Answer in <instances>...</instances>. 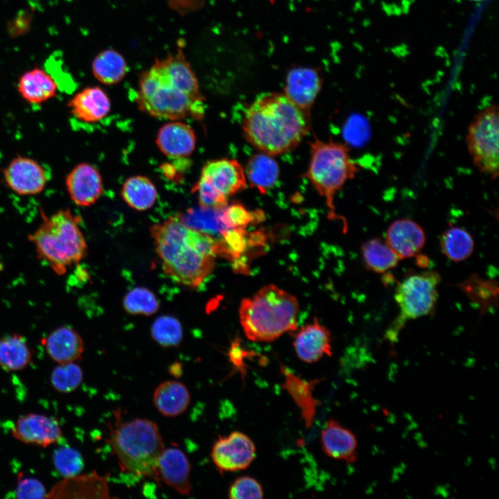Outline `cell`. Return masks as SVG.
Here are the masks:
<instances>
[{
  "instance_id": "obj_1",
  "label": "cell",
  "mask_w": 499,
  "mask_h": 499,
  "mask_svg": "<svg viewBox=\"0 0 499 499\" xmlns=\"http://www.w3.org/2000/svg\"><path fill=\"white\" fill-rule=\"evenodd\" d=\"M204 100L197 77L181 49L165 58L156 59L141 74L135 97L141 111L168 121L189 116L201 119Z\"/></svg>"
},
{
  "instance_id": "obj_2",
  "label": "cell",
  "mask_w": 499,
  "mask_h": 499,
  "mask_svg": "<svg viewBox=\"0 0 499 499\" xmlns=\"http://www.w3.org/2000/svg\"><path fill=\"white\" fill-rule=\"evenodd\" d=\"M155 251L164 273L174 281L197 288L212 272L217 256V240L193 229L177 216L150 228Z\"/></svg>"
},
{
  "instance_id": "obj_3",
  "label": "cell",
  "mask_w": 499,
  "mask_h": 499,
  "mask_svg": "<svg viewBox=\"0 0 499 499\" xmlns=\"http://www.w3.org/2000/svg\"><path fill=\"white\" fill-rule=\"evenodd\" d=\"M308 111L284 94H262L250 104L243 121L245 139L262 153L273 156L294 150L309 129Z\"/></svg>"
},
{
  "instance_id": "obj_4",
  "label": "cell",
  "mask_w": 499,
  "mask_h": 499,
  "mask_svg": "<svg viewBox=\"0 0 499 499\" xmlns=\"http://www.w3.org/2000/svg\"><path fill=\"white\" fill-rule=\"evenodd\" d=\"M299 303L293 295L270 284L242 300L239 318L245 336L254 342H271L297 328Z\"/></svg>"
},
{
  "instance_id": "obj_5",
  "label": "cell",
  "mask_w": 499,
  "mask_h": 499,
  "mask_svg": "<svg viewBox=\"0 0 499 499\" xmlns=\"http://www.w3.org/2000/svg\"><path fill=\"white\" fill-rule=\"evenodd\" d=\"M38 227L28 235L38 259L45 261L58 275L67 273L87 255V245L80 228V218L69 209L42 214Z\"/></svg>"
},
{
  "instance_id": "obj_6",
  "label": "cell",
  "mask_w": 499,
  "mask_h": 499,
  "mask_svg": "<svg viewBox=\"0 0 499 499\" xmlns=\"http://www.w3.org/2000/svg\"><path fill=\"white\" fill-rule=\"evenodd\" d=\"M114 417L108 442L122 471L157 477L158 461L165 448L157 423L146 419L123 422L119 410Z\"/></svg>"
},
{
  "instance_id": "obj_7",
  "label": "cell",
  "mask_w": 499,
  "mask_h": 499,
  "mask_svg": "<svg viewBox=\"0 0 499 499\" xmlns=\"http://www.w3.org/2000/svg\"><path fill=\"white\" fill-rule=\"evenodd\" d=\"M310 158L305 177L324 198L329 216L337 218L334 199L337 193L360 171L346 144L318 139L310 143Z\"/></svg>"
},
{
  "instance_id": "obj_8",
  "label": "cell",
  "mask_w": 499,
  "mask_h": 499,
  "mask_svg": "<svg viewBox=\"0 0 499 499\" xmlns=\"http://www.w3.org/2000/svg\"><path fill=\"white\" fill-rule=\"evenodd\" d=\"M246 186L245 173L240 163L222 158L205 164L192 192L197 194L200 207L220 210L227 205L229 197Z\"/></svg>"
},
{
  "instance_id": "obj_9",
  "label": "cell",
  "mask_w": 499,
  "mask_h": 499,
  "mask_svg": "<svg viewBox=\"0 0 499 499\" xmlns=\"http://www.w3.org/2000/svg\"><path fill=\"white\" fill-rule=\"evenodd\" d=\"M440 276L435 271H425L410 275L396 288L394 299L399 307V315L389 329L388 336L393 338L409 319L431 313L436 305Z\"/></svg>"
},
{
  "instance_id": "obj_10",
  "label": "cell",
  "mask_w": 499,
  "mask_h": 499,
  "mask_svg": "<svg viewBox=\"0 0 499 499\" xmlns=\"http://www.w3.org/2000/svg\"><path fill=\"white\" fill-rule=\"evenodd\" d=\"M466 142L475 167L496 180L499 173V116L496 105L486 107L475 116L468 128Z\"/></svg>"
},
{
  "instance_id": "obj_11",
  "label": "cell",
  "mask_w": 499,
  "mask_h": 499,
  "mask_svg": "<svg viewBox=\"0 0 499 499\" xmlns=\"http://www.w3.org/2000/svg\"><path fill=\"white\" fill-rule=\"evenodd\" d=\"M253 441L245 433L231 432L220 437L212 446L211 457L221 473L235 472L250 466L256 457Z\"/></svg>"
},
{
  "instance_id": "obj_12",
  "label": "cell",
  "mask_w": 499,
  "mask_h": 499,
  "mask_svg": "<svg viewBox=\"0 0 499 499\" xmlns=\"http://www.w3.org/2000/svg\"><path fill=\"white\" fill-rule=\"evenodd\" d=\"M6 186L22 195H34L44 191L50 180L47 169L37 160L18 155L2 171Z\"/></svg>"
},
{
  "instance_id": "obj_13",
  "label": "cell",
  "mask_w": 499,
  "mask_h": 499,
  "mask_svg": "<svg viewBox=\"0 0 499 499\" xmlns=\"http://www.w3.org/2000/svg\"><path fill=\"white\" fill-rule=\"evenodd\" d=\"M12 435L24 444L47 447L58 442L63 433L57 419L41 414L28 413L17 419Z\"/></svg>"
},
{
  "instance_id": "obj_14",
  "label": "cell",
  "mask_w": 499,
  "mask_h": 499,
  "mask_svg": "<svg viewBox=\"0 0 499 499\" xmlns=\"http://www.w3.org/2000/svg\"><path fill=\"white\" fill-rule=\"evenodd\" d=\"M65 185L71 201L79 207L94 204L103 192L99 170L87 162L80 163L71 169L66 177Z\"/></svg>"
},
{
  "instance_id": "obj_15",
  "label": "cell",
  "mask_w": 499,
  "mask_h": 499,
  "mask_svg": "<svg viewBox=\"0 0 499 499\" xmlns=\"http://www.w3.org/2000/svg\"><path fill=\"white\" fill-rule=\"evenodd\" d=\"M107 480L108 475L100 476L96 471L65 477L52 487L46 498H108Z\"/></svg>"
},
{
  "instance_id": "obj_16",
  "label": "cell",
  "mask_w": 499,
  "mask_h": 499,
  "mask_svg": "<svg viewBox=\"0 0 499 499\" xmlns=\"http://www.w3.org/2000/svg\"><path fill=\"white\" fill-rule=\"evenodd\" d=\"M155 142L159 150L166 157L182 158L194 152L197 137L189 124L180 120L170 121L159 128Z\"/></svg>"
},
{
  "instance_id": "obj_17",
  "label": "cell",
  "mask_w": 499,
  "mask_h": 499,
  "mask_svg": "<svg viewBox=\"0 0 499 499\" xmlns=\"http://www.w3.org/2000/svg\"><path fill=\"white\" fill-rule=\"evenodd\" d=\"M293 346L297 357L307 363L317 362L332 354L330 332L317 317L295 334Z\"/></svg>"
},
{
  "instance_id": "obj_18",
  "label": "cell",
  "mask_w": 499,
  "mask_h": 499,
  "mask_svg": "<svg viewBox=\"0 0 499 499\" xmlns=\"http://www.w3.org/2000/svg\"><path fill=\"white\" fill-rule=\"evenodd\" d=\"M191 466L184 453L178 448L163 450L157 467V477L182 495L191 491L190 473Z\"/></svg>"
},
{
  "instance_id": "obj_19",
  "label": "cell",
  "mask_w": 499,
  "mask_h": 499,
  "mask_svg": "<svg viewBox=\"0 0 499 499\" xmlns=\"http://www.w3.org/2000/svg\"><path fill=\"white\" fill-rule=\"evenodd\" d=\"M320 440L322 449L327 456L348 464L356 461L357 439L353 432L335 419L331 418L326 421Z\"/></svg>"
},
{
  "instance_id": "obj_20",
  "label": "cell",
  "mask_w": 499,
  "mask_h": 499,
  "mask_svg": "<svg viewBox=\"0 0 499 499\" xmlns=\"http://www.w3.org/2000/svg\"><path fill=\"white\" fill-rule=\"evenodd\" d=\"M425 241L423 229L410 218L394 220L387 230L386 243L399 259L416 255L424 245Z\"/></svg>"
},
{
  "instance_id": "obj_21",
  "label": "cell",
  "mask_w": 499,
  "mask_h": 499,
  "mask_svg": "<svg viewBox=\"0 0 499 499\" xmlns=\"http://www.w3.org/2000/svg\"><path fill=\"white\" fill-rule=\"evenodd\" d=\"M67 107L77 119L96 123L107 116L112 105L107 94L100 87L93 86L76 94L68 102Z\"/></svg>"
},
{
  "instance_id": "obj_22",
  "label": "cell",
  "mask_w": 499,
  "mask_h": 499,
  "mask_svg": "<svg viewBox=\"0 0 499 499\" xmlns=\"http://www.w3.org/2000/svg\"><path fill=\"white\" fill-rule=\"evenodd\" d=\"M42 343L50 358L58 364L80 359L85 349L80 334L67 325L53 329L43 338Z\"/></svg>"
},
{
  "instance_id": "obj_23",
  "label": "cell",
  "mask_w": 499,
  "mask_h": 499,
  "mask_svg": "<svg viewBox=\"0 0 499 499\" xmlns=\"http://www.w3.org/2000/svg\"><path fill=\"white\" fill-rule=\"evenodd\" d=\"M322 85L316 70L308 67L295 68L286 77L285 95L300 108L308 111Z\"/></svg>"
},
{
  "instance_id": "obj_24",
  "label": "cell",
  "mask_w": 499,
  "mask_h": 499,
  "mask_svg": "<svg viewBox=\"0 0 499 499\" xmlns=\"http://www.w3.org/2000/svg\"><path fill=\"white\" fill-rule=\"evenodd\" d=\"M281 371L283 376V388L299 408L305 427L310 428L315 420L317 408L320 405V402L313 396L314 387L319 380H304L283 366L281 367Z\"/></svg>"
},
{
  "instance_id": "obj_25",
  "label": "cell",
  "mask_w": 499,
  "mask_h": 499,
  "mask_svg": "<svg viewBox=\"0 0 499 499\" xmlns=\"http://www.w3.org/2000/svg\"><path fill=\"white\" fill-rule=\"evenodd\" d=\"M17 91L27 103L41 104L56 95L58 85L45 70L34 68L21 76L17 83Z\"/></svg>"
},
{
  "instance_id": "obj_26",
  "label": "cell",
  "mask_w": 499,
  "mask_h": 499,
  "mask_svg": "<svg viewBox=\"0 0 499 499\" xmlns=\"http://www.w3.org/2000/svg\"><path fill=\"white\" fill-rule=\"evenodd\" d=\"M191 395L181 382L169 380L160 383L153 393V403L164 416L173 417L183 413L189 407Z\"/></svg>"
},
{
  "instance_id": "obj_27",
  "label": "cell",
  "mask_w": 499,
  "mask_h": 499,
  "mask_svg": "<svg viewBox=\"0 0 499 499\" xmlns=\"http://www.w3.org/2000/svg\"><path fill=\"white\" fill-rule=\"evenodd\" d=\"M121 195L125 202L139 211L152 208L157 199V189L154 182L144 175H134L123 182Z\"/></svg>"
},
{
  "instance_id": "obj_28",
  "label": "cell",
  "mask_w": 499,
  "mask_h": 499,
  "mask_svg": "<svg viewBox=\"0 0 499 499\" xmlns=\"http://www.w3.org/2000/svg\"><path fill=\"white\" fill-rule=\"evenodd\" d=\"M32 362V353L25 337L12 333L0 338V367L8 371L25 369Z\"/></svg>"
},
{
  "instance_id": "obj_29",
  "label": "cell",
  "mask_w": 499,
  "mask_h": 499,
  "mask_svg": "<svg viewBox=\"0 0 499 499\" xmlns=\"http://www.w3.org/2000/svg\"><path fill=\"white\" fill-rule=\"evenodd\" d=\"M94 77L101 83L112 85L121 82L128 71L124 57L114 49H105L98 53L91 64Z\"/></svg>"
},
{
  "instance_id": "obj_30",
  "label": "cell",
  "mask_w": 499,
  "mask_h": 499,
  "mask_svg": "<svg viewBox=\"0 0 499 499\" xmlns=\"http://www.w3.org/2000/svg\"><path fill=\"white\" fill-rule=\"evenodd\" d=\"M279 174L278 164L270 155L256 154L247 162L245 175L251 186L263 194L276 184Z\"/></svg>"
},
{
  "instance_id": "obj_31",
  "label": "cell",
  "mask_w": 499,
  "mask_h": 499,
  "mask_svg": "<svg viewBox=\"0 0 499 499\" xmlns=\"http://www.w3.org/2000/svg\"><path fill=\"white\" fill-rule=\"evenodd\" d=\"M361 251L365 265L378 273L394 268L400 259L387 243L378 238L366 241L362 245Z\"/></svg>"
},
{
  "instance_id": "obj_32",
  "label": "cell",
  "mask_w": 499,
  "mask_h": 499,
  "mask_svg": "<svg viewBox=\"0 0 499 499\" xmlns=\"http://www.w3.org/2000/svg\"><path fill=\"white\" fill-rule=\"evenodd\" d=\"M440 247L444 254L453 261H462L473 252L474 242L471 235L459 227H450L441 235Z\"/></svg>"
},
{
  "instance_id": "obj_33",
  "label": "cell",
  "mask_w": 499,
  "mask_h": 499,
  "mask_svg": "<svg viewBox=\"0 0 499 499\" xmlns=\"http://www.w3.org/2000/svg\"><path fill=\"white\" fill-rule=\"evenodd\" d=\"M220 210L193 208L177 216L179 219L189 227L209 234L221 233L226 229L220 220Z\"/></svg>"
},
{
  "instance_id": "obj_34",
  "label": "cell",
  "mask_w": 499,
  "mask_h": 499,
  "mask_svg": "<svg viewBox=\"0 0 499 499\" xmlns=\"http://www.w3.org/2000/svg\"><path fill=\"white\" fill-rule=\"evenodd\" d=\"M220 234L222 237L217 240V255L233 261L234 263L253 245L244 227L226 229Z\"/></svg>"
},
{
  "instance_id": "obj_35",
  "label": "cell",
  "mask_w": 499,
  "mask_h": 499,
  "mask_svg": "<svg viewBox=\"0 0 499 499\" xmlns=\"http://www.w3.org/2000/svg\"><path fill=\"white\" fill-rule=\"evenodd\" d=\"M150 332L153 340L164 347L177 346L183 335L180 322L169 315L157 318L151 326Z\"/></svg>"
},
{
  "instance_id": "obj_36",
  "label": "cell",
  "mask_w": 499,
  "mask_h": 499,
  "mask_svg": "<svg viewBox=\"0 0 499 499\" xmlns=\"http://www.w3.org/2000/svg\"><path fill=\"white\" fill-rule=\"evenodd\" d=\"M124 309L132 315H150L159 308V301L150 290L137 287L131 289L123 300Z\"/></svg>"
},
{
  "instance_id": "obj_37",
  "label": "cell",
  "mask_w": 499,
  "mask_h": 499,
  "mask_svg": "<svg viewBox=\"0 0 499 499\" xmlns=\"http://www.w3.org/2000/svg\"><path fill=\"white\" fill-rule=\"evenodd\" d=\"M83 372L74 362L58 364L52 371L50 381L52 387L61 393L76 389L82 383Z\"/></svg>"
},
{
  "instance_id": "obj_38",
  "label": "cell",
  "mask_w": 499,
  "mask_h": 499,
  "mask_svg": "<svg viewBox=\"0 0 499 499\" xmlns=\"http://www.w3.org/2000/svg\"><path fill=\"white\" fill-rule=\"evenodd\" d=\"M470 299L482 310L491 307L497 300L498 287L494 288L493 281L483 280L479 277H472L460 285Z\"/></svg>"
},
{
  "instance_id": "obj_39",
  "label": "cell",
  "mask_w": 499,
  "mask_h": 499,
  "mask_svg": "<svg viewBox=\"0 0 499 499\" xmlns=\"http://www.w3.org/2000/svg\"><path fill=\"white\" fill-rule=\"evenodd\" d=\"M55 469L64 478L78 475L84 468V460L76 449L62 447L56 450L53 455Z\"/></svg>"
},
{
  "instance_id": "obj_40",
  "label": "cell",
  "mask_w": 499,
  "mask_h": 499,
  "mask_svg": "<svg viewBox=\"0 0 499 499\" xmlns=\"http://www.w3.org/2000/svg\"><path fill=\"white\" fill-rule=\"evenodd\" d=\"M260 482L250 476L236 478L229 487L228 496L231 499H260L263 497Z\"/></svg>"
},
{
  "instance_id": "obj_41",
  "label": "cell",
  "mask_w": 499,
  "mask_h": 499,
  "mask_svg": "<svg viewBox=\"0 0 499 499\" xmlns=\"http://www.w3.org/2000/svg\"><path fill=\"white\" fill-rule=\"evenodd\" d=\"M254 216L243 205H227L220 210V220L226 229L245 227L254 221Z\"/></svg>"
},
{
  "instance_id": "obj_42",
  "label": "cell",
  "mask_w": 499,
  "mask_h": 499,
  "mask_svg": "<svg viewBox=\"0 0 499 499\" xmlns=\"http://www.w3.org/2000/svg\"><path fill=\"white\" fill-rule=\"evenodd\" d=\"M46 491L44 484L35 478H19L15 490L17 498H46Z\"/></svg>"
},
{
  "instance_id": "obj_43",
  "label": "cell",
  "mask_w": 499,
  "mask_h": 499,
  "mask_svg": "<svg viewBox=\"0 0 499 499\" xmlns=\"http://www.w3.org/2000/svg\"><path fill=\"white\" fill-rule=\"evenodd\" d=\"M245 357L246 352L240 347L238 342H234L229 351V360L234 367L237 369L244 371L245 364L243 360Z\"/></svg>"
},
{
  "instance_id": "obj_44",
  "label": "cell",
  "mask_w": 499,
  "mask_h": 499,
  "mask_svg": "<svg viewBox=\"0 0 499 499\" xmlns=\"http://www.w3.org/2000/svg\"><path fill=\"white\" fill-rule=\"evenodd\" d=\"M471 1H484V0H471Z\"/></svg>"
}]
</instances>
